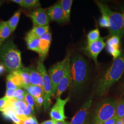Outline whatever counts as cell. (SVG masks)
Listing matches in <instances>:
<instances>
[{"label": "cell", "instance_id": "1", "mask_svg": "<svg viewBox=\"0 0 124 124\" xmlns=\"http://www.w3.org/2000/svg\"><path fill=\"white\" fill-rule=\"evenodd\" d=\"M124 75V51L118 58L114 60L111 65L99 78L94 90L98 97L106 95L113 85Z\"/></svg>", "mask_w": 124, "mask_h": 124}, {"label": "cell", "instance_id": "2", "mask_svg": "<svg viewBox=\"0 0 124 124\" xmlns=\"http://www.w3.org/2000/svg\"><path fill=\"white\" fill-rule=\"evenodd\" d=\"M71 93H75L82 88L88 81L90 74L88 63L81 55L76 54L70 62Z\"/></svg>", "mask_w": 124, "mask_h": 124}, {"label": "cell", "instance_id": "3", "mask_svg": "<svg viewBox=\"0 0 124 124\" xmlns=\"http://www.w3.org/2000/svg\"><path fill=\"white\" fill-rule=\"evenodd\" d=\"M0 62L10 73L23 68L21 52L13 40L2 43L0 48Z\"/></svg>", "mask_w": 124, "mask_h": 124}, {"label": "cell", "instance_id": "4", "mask_svg": "<svg viewBox=\"0 0 124 124\" xmlns=\"http://www.w3.org/2000/svg\"><path fill=\"white\" fill-rule=\"evenodd\" d=\"M100 12L106 15L109 23V36H117L121 38L124 35L123 30V17L122 13L113 11L107 5L99 1H96Z\"/></svg>", "mask_w": 124, "mask_h": 124}, {"label": "cell", "instance_id": "5", "mask_svg": "<svg viewBox=\"0 0 124 124\" xmlns=\"http://www.w3.org/2000/svg\"><path fill=\"white\" fill-rule=\"evenodd\" d=\"M118 101V99L107 98L98 103L94 112L95 124L102 123L115 116Z\"/></svg>", "mask_w": 124, "mask_h": 124}, {"label": "cell", "instance_id": "6", "mask_svg": "<svg viewBox=\"0 0 124 124\" xmlns=\"http://www.w3.org/2000/svg\"><path fill=\"white\" fill-rule=\"evenodd\" d=\"M71 52H69L64 58L50 68L48 70L51 83L53 96L56 95L58 84L62 80L70 62Z\"/></svg>", "mask_w": 124, "mask_h": 124}, {"label": "cell", "instance_id": "7", "mask_svg": "<svg viewBox=\"0 0 124 124\" xmlns=\"http://www.w3.org/2000/svg\"><path fill=\"white\" fill-rule=\"evenodd\" d=\"M37 68L43 79V89L44 93V101L43 105L45 110H47L51 106V97L53 96L51 81L48 73L46 71V68L45 66L43 61L40 59L39 60L37 63Z\"/></svg>", "mask_w": 124, "mask_h": 124}, {"label": "cell", "instance_id": "8", "mask_svg": "<svg viewBox=\"0 0 124 124\" xmlns=\"http://www.w3.org/2000/svg\"><path fill=\"white\" fill-rule=\"evenodd\" d=\"M70 97L62 99L60 97L57 98L56 103L51 109L50 115L53 121H64L66 119L64 114V108L67 103L69 101Z\"/></svg>", "mask_w": 124, "mask_h": 124}, {"label": "cell", "instance_id": "9", "mask_svg": "<svg viewBox=\"0 0 124 124\" xmlns=\"http://www.w3.org/2000/svg\"><path fill=\"white\" fill-rule=\"evenodd\" d=\"M106 44L104 39L101 37L99 40L91 43H87L85 48V51L93 60L96 65H98V57L102 50L106 46Z\"/></svg>", "mask_w": 124, "mask_h": 124}, {"label": "cell", "instance_id": "10", "mask_svg": "<svg viewBox=\"0 0 124 124\" xmlns=\"http://www.w3.org/2000/svg\"><path fill=\"white\" fill-rule=\"evenodd\" d=\"M33 26H45L49 25L50 19L46 10L38 8L34 10L29 14Z\"/></svg>", "mask_w": 124, "mask_h": 124}, {"label": "cell", "instance_id": "11", "mask_svg": "<svg viewBox=\"0 0 124 124\" xmlns=\"http://www.w3.org/2000/svg\"><path fill=\"white\" fill-rule=\"evenodd\" d=\"M93 96L89 98L83 106L72 118L70 124H84L88 114L89 111L93 102Z\"/></svg>", "mask_w": 124, "mask_h": 124}, {"label": "cell", "instance_id": "12", "mask_svg": "<svg viewBox=\"0 0 124 124\" xmlns=\"http://www.w3.org/2000/svg\"><path fill=\"white\" fill-rule=\"evenodd\" d=\"M39 57L40 60L44 61L46 57L52 41V34L49 31L39 38Z\"/></svg>", "mask_w": 124, "mask_h": 124}, {"label": "cell", "instance_id": "13", "mask_svg": "<svg viewBox=\"0 0 124 124\" xmlns=\"http://www.w3.org/2000/svg\"><path fill=\"white\" fill-rule=\"evenodd\" d=\"M50 21L62 23L63 22V13L60 1L49 7L46 10Z\"/></svg>", "mask_w": 124, "mask_h": 124}, {"label": "cell", "instance_id": "14", "mask_svg": "<svg viewBox=\"0 0 124 124\" xmlns=\"http://www.w3.org/2000/svg\"><path fill=\"white\" fill-rule=\"evenodd\" d=\"M71 83V74L70 63L68 65L67 69L65 74L62 78V80L58 84L56 95L57 98L60 97L62 93L66 90L70 86Z\"/></svg>", "mask_w": 124, "mask_h": 124}, {"label": "cell", "instance_id": "15", "mask_svg": "<svg viewBox=\"0 0 124 124\" xmlns=\"http://www.w3.org/2000/svg\"><path fill=\"white\" fill-rule=\"evenodd\" d=\"M30 84L39 86L43 88V79L37 67H31L30 68Z\"/></svg>", "mask_w": 124, "mask_h": 124}, {"label": "cell", "instance_id": "16", "mask_svg": "<svg viewBox=\"0 0 124 124\" xmlns=\"http://www.w3.org/2000/svg\"><path fill=\"white\" fill-rule=\"evenodd\" d=\"M27 48L29 50L39 53V38L27 33L25 38Z\"/></svg>", "mask_w": 124, "mask_h": 124}, {"label": "cell", "instance_id": "17", "mask_svg": "<svg viewBox=\"0 0 124 124\" xmlns=\"http://www.w3.org/2000/svg\"><path fill=\"white\" fill-rule=\"evenodd\" d=\"M23 88L24 89L27 93L32 96L34 99L42 96H44L43 89L39 86L30 84L24 86Z\"/></svg>", "mask_w": 124, "mask_h": 124}, {"label": "cell", "instance_id": "18", "mask_svg": "<svg viewBox=\"0 0 124 124\" xmlns=\"http://www.w3.org/2000/svg\"><path fill=\"white\" fill-rule=\"evenodd\" d=\"M72 0H60L62 10L63 13V22H69L70 20V13Z\"/></svg>", "mask_w": 124, "mask_h": 124}, {"label": "cell", "instance_id": "19", "mask_svg": "<svg viewBox=\"0 0 124 124\" xmlns=\"http://www.w3.org/2000/svg\"><path fill=\"white\" fill-rule=\"evenodd\" d=\"M21 12L22 10L21 9H18L15 12L11 18L7 21L8 24L11 29L12 33L15 31L18 26Z\"/></svg>", "mask_w": 124, "mask_h": 124}, {"label": "cell", "instance_id": "20", "mask_svg": "<svg viewBox=\"0 0 124 124\" xmlns=\"http://www.w3.org/2000/svg\"><path fill=\"white\" fill-rule=\"evenodd\" d=\"M11 33L12 32L7 21L0 22V39L2 43L9 37Z\"/></svg>", "mask_w": 124, "mask_h": 124}, {"label": "cell", "instance_id": "21", "mask_svg": "<svg viewBox=\"0 0 124 124\" xmlns=\"http://www.w3.org/2000/svg\"><path fill=\"white\" fill-rule=\"evenodd\" d=\"M49 26H33L31 31L28 33L32 36L39 38L49 31Z\"/></svg>", "mask_w": 124, "mask_h": 124}, {"label": "cell", "instance_id": "22", "mask_svg": "<svg viewBox=\"0 0 124 124\" xmlns=\"http://www.w3.org/2000/svg\"><path fill=\"white\" fill-rule=\"evenodd\" d=\"M17 71L22 79L23 84V87L30 84V68L23 67Z\"/></svg>", "mask_w": 124, "mask_h": 124}, {"label": "cell", "instance_id": "23", "mask_svg": "<svg viewBox=\"0 0 124 124\" xmlns=\"http://www.w3.org/2000/svg\"><path fill=\"white\" fill-rule=\"evenodd\" d=\"M7 79L11 80L18 88H23V84L22 79L17 71H15L13 73H10L8 75Z\"/></svg>", "mask_w": 124, "mask_h": 124}, {"label": "cell", "instance_id": "24", "mask_svg": "<svg viewBox=\"0 0 124 124\" xmlns=\"http://www.w3.org/2000/svg\"><path fill=\"white\" fill-rule=\"evenodd\" d=\"M101 38L100 31L98 28H96L90 31L87 35V43H91L99 40Z\"/></svg>", "mask_w": 124, "mask_h": 124}, {"label": "cell", "instance_id": "25", "mask_svg": "<svg viewBox=\"0 0 124 124\" xmlns=\"http://www.w3.org/2000/svg\"><path fill=\"white\" fill-rule=\"evenodd\" d=\"M115 115L118 119H121L124 116V98L118 99L116 107Z\"/></svg>", "mask_w": 124, "mask_h": 124}, {"label": "cell", "instance_id": "26", "mask_svg": "<svg viewBox=\"0 0 124 124\" xmlns=\"http://www.w3.org/2000/svg\"><path fill=\"white\" fill-rule=\"evenodd\" d=\"M106 46L120 48V37L119 36H110L106 41Z\"/></svg>", "mask_w": 124, "mask_h": 124}, {"label": "cell", "instance_id": "27", "mask_svg": "<svg viewBox=\"0 0 124 124\" xmlns=\"http://www.w3.org/2000/svg\"><path fill=\"white\" fill-rule=\"evenodd\" d=\"M23 8H38L40 7V1L38 0H23Z\"/></svg>", "mask_w": 124, "mask_h": 124}, {"label": "cell", "instance_id": "28", "mask_svg": "<svg viewBox=\"0 0 124 124\" xmlns=\"http://www.w3.org/2000/svg\"><path fill=\"white\" fill-rule=\"evenodd\" d=\"M106 48L108 53L113 56L114 60L118 58L121 55L122 53V52L120 50V48H115V47H113L111 46H106Z\"/></svg>", "mask_w": 124, "mask_h": 124}, {"label": "cell", "instance_id": "29", "mask_svg": "<svg viewBox=\"0 0 124 124\" xmlns=\"http://www.w3.org/2000/svg\"><path fill=\"white\" fill-rule=\"evenodd\" d=\"M101 13L102 14V16L99 19V24L102 28L108 29L109 25L108 17L104 13L101 12Z\"/></svg>", "mask_w": 124, "mask_h": 124}, {"label": "cell", "instance_id": "30", "mask_svg": "<svg viewBox=\"0 0 124 124\" xmlns=\"http://www.w3.org/2000/svg\"><path fill=\"white\" fill-rule=\"evenodd\" d=\"M23 124H39L36 117L31 116L26 117L23 120Z\"/></svg>", "mask_w": 124, "mask_h": 124}, {"label": "cell", "instance_id": "31", "mask_svg": "<svg viewBox=\"0 0 124 124\" xmlns=\"http://www.w3.org/2000/svg\"><path fill=\"white\" fill-rule=\"evenodd\" d=\"M24 101L26 102L27 103L30 105H31L33 108H34L35 105V99L31 95L27 93L26 92V94L25 96Z\"/></svg>", "mask_w": 124, "mask_h": 124}, {"label": "cell", "instance_id": "32", "mask_svg": "<svg viewBox=\"0 0 124 124\" xmlns=\"http://www.w3.org/2000/svg\"><path fill=\"white\" fill-rule=\"evenodd\" d=\"M10 99L4 97L0 98V111L2 112L4 111L5 108L7 106Z\"/></svg>", "mask_w": 124, "mask_h": 124}, {"label": "cell", "instance_id": "33", "mask_svg": "<svg viewBox=\"0 0 124 124\" xmlns=\"http://www.w3.org/2000/svg\"><path fill=\"white\" fill-rule=\"evenodd\" d=\"M34 108H33L31 105L27 104L26 107L23 110V112L25 116L27 117L33 116V115L34 113Z\"/></svg>", "mask_w": 124, "mask_h": 124}, {"label": "cell", "instance_id": "34", "mask_svg": "<svg viewBox=\"0 0 124 124\" xmlns=\"http://www.w3.org/2000/svg\"><path fill=\"white\" fill-rule=\"evenodd\" d=\"M44 101V96H42L35 99V102L36 106L40 107L43 104Z\"/></svg>", "mask_w": 124, "mask_h": 124}, {"label": "cell", "instance_id": "35", "mask_svg": "<svg viewBox=\"0 0 124 124\" xmlns=\"http://www.w3.org/2000/svg\"><path fill=\"white\" fill-rule=\"evenodd\" d=\"M25 93H26V91L23 90L22 89H18L15 91L14 93H13V99H16L18 96H19L22 94H24Z\"/></svg>", "mask_w": 124, "mask_h": 124}, {"label": "cell", "instance_id": "36", "mask_svg": "<svg viewBox=\"0 0 124 124\" xmlns=\"http://www.w3.org/2000/svg\"><path fill=\"white\" fill-rule=\"evenodd\" d=\"M18 89V87L11 80L7 79V89L16 90Z\"/></svg>", "mask_w": 124, "mask_h": 124}, {"label": "cell", "instance_id": "37", "mask_svg": "<svg viewBox=\"0 0 124 124\" xmlns=\"http://www.w3.org/2000/svg\"><path fill=\"white\" fill-rule=\"evenodd\" d=\"M117 120H118V118L117 116L115 115L113 117L109 119V120L104 121L102 123V124H115Z\"/></svg>", "mask_w": 124, "mask_h": 124}, {"label": "cell", "instance_id": "38", "mask_svg": "<svg viewBox=\"0 0 124 124\" xmlns=\"http://www.w3.org/2000/svg\"><path fill=\"white\" fill-rule=\"evenodd\" d=\"M15 90H11V89H7L5 96L6 98H8V99H12L13 97V93Z\"/></svg>", "mask_w": 124, "mask_h": 124}, {"label": "cell", "instance_id": "39", "mask_svg": "<svg viewBox=\"0 0 124 124\" xmlns=\"http://www.w3.org/2000/svg\"><path fill=\"white\" fill-rule=\"evenodd\" d=\"M53 124H70V122L64 121H54Z\"/></svg>", "mask_w": 124, "mask_h": 124}, {"label": "cell", "instance_id": "40", "mask_svg": "<svg viewBox=\"0 0 124 124\" xmlns=\"http://www.w3.org/2000/svg\"><path fill=\"white\" fill-rule=\"evenodd\" d=\"M13 2L16 3L20 6H21L23 8V0H12Z\"/></svg>", "mask_w": 124, "mask_h": 124}, {"label": "cell", "instance_id": "41", "mask_svg": "<svg viewBox=\"0 0 124 124\" xmlns=\"http://www.w3.org/2000/svg\"><path fill=\"white\" fill-rule=\"evenodd\" d=\"M5 70H6V68L1 63H0V75L3 74Z\"/></svg>", "mask_w": 124, "mask_h": 124}, {"label": "cell", "instance_id": "42", "mask_svg": "<svg viewBox=\"0 0 124 124\" xmlns=\"http://www.w3.org/2000/svg\"><path fill=\"white\" fill-rule=\"evenodd\" d=\"M54 121L53 120H48L43 122L41 124H53Z\"/></svg>", "mask_w": 124, "mask_h": 124}, {"label": "cell", "instance_id": "43", "mask_svg": "<svg viewBox=\"0 0 124 124\" xmlns=\"http://www.w3.org/2000/svg\"><path fill=\"white\" fill-rule=\"evenodd\" d=\"M121 94L122 95H124V83H123L122 84V85L121 86Z\"/></svg>", "mask_w": 124, "mask_h": 124}, {"label": "cell", "instance_id": "44", "mask_svg": "<svg viewBox=\"0 0 124 124\" xmlns=\"http://www.w3.org/2000/svg\"><path fill=\"white\" fill-rule=\"evenodd\" d=\"M122 15H123V33L124 35V8L123 9V13Z\"/></svg>", "mask_w": 124, "mask_h": 124}, {"label": "cell", "instance_id": "45", "mask_svg": "<svg viewBox=\"0 0 124 124\" xmlns=\"http://www.w3.org/2000/svg\"><path fill=\"white\" fill-rule=\"evenodd\" d=\"M115 124H123L121 119H118Z\"/></svg>", "mask_w": 124, "mask_h": 124}, {"label": "cell", "instance_id": "46", "mask_svg": "<svg viewBox=\"0 0 124 124\" xmlns=\"http://www.w3.org/2000/svg\"><path fill=\"white\" fill-rule=\"evenodd\" d=\"M121 121H122V124H124V116L121 119Z\"/></svg>", "mask_w": 124, "mask_h": 124}, {"label": "cell", "instance_id": "47", "mask_svg": "<svg viewBox=\"0 0 124 124\" xmlns=\"http://www.w3.org/2000/svg\"><path fill=\"white\" fill-rule=\"evenodd\" d=\"M2 42H1V40L0 39V47H1V45L2 44Z\"/></svg>", "mask_w": 124, "mask_h": 124}, {"label": "cell", "instance_id": "48", "mask_svg": "<svg viewBox=\"0 0 124 124\" xmlns=\"http://www.w3.org/2000/svg\"><path fill=\"white\" fill-rule=\"evenodd\" d=\"M84 124H89L88 122L87 121H85V122L84 123Z\"/></svg>", "mask_w": 124, "mask_h": 124}, {"label": "cell", "instance_id": "49", "mask_svg": "<svg viewBox=\"0 0 124 124\" xmlns=\"http://www.w3.org/2000/svg\"><path fill=\"white\" fill-rule=\"evenodd\" d=\"M123 83H124V78H123Z\"/></svg>", "mask_w": 124, "mask_h": 124}, {"label": "cell", "instance_id": "50", "mask_svg": "<svg viewBox=\"0 0 124 124\" xmlns=\"http://www.w3.org/2000/svg\"><path fill=\"white\" fill-rule=\"evenodd\" d=\"M102 124V123H101V124Z\"/></svg>", "mask_w": 124, "mask_h": 124}]
</instances>
